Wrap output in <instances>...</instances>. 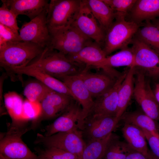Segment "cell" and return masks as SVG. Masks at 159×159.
<instances>
[{
	"instance_id": "obj_1",
	"label": "cell",
	"mask_w": 159,
	"mask_h": 159,
	"mask_svg": "<svg viewBox=\"0 0 159 159\" xmlns=\"http://www.w3.org/2000/svg\"><path fill=\"white\" fill-rule=\"evenodd\" d=\"M26 67L38 69L57 79L62 76L78 75L86 66L71 60L66 55L47 47Z\"/></svg>"
},
{
	"instance_id": "obj_2",
	"label": "cell",
	"mask_w": 159,
	"mask_h": 159,
	"mask_svg": "<svg viewBox=\"0 0 159 159\" xmlns=\"http://www.w3.org/2000/svg\"><path fill=\"white\" fill-rule=\"evenodd\" d=\"M45 48L32 42L23 41L7 42L0 50V65L11 80L14 69L24 68L39 56Z\"/></svg>"
},
{
	"instance_id": "obj_3",
	"label": "cell",
	"mask_w": 159,
	"mask_h": 159,
	"mask_svg": "<svg viewBox=\"0 0 159 159\" xmlns=\"http://www.w3.org/2000/svg\"><path fill=\"white\" fill-rule=\"evenodd\" d=\"M27 120L12 122L0 139V159H39L21 139V136L31 129L25 125Z\"/></svg>"
},
{
	"instance_id": "obj_4",
	"label": "cell",
	"mask_w": 159,
	"mask_h": 159,
	"mask_svg": "<svg viewBox=\"0 0 159 159\" xmlns=\"http://www.w3.org/2000/svg\"><path fill=\"white\" fill-rule=\"evenodd\" d=\"M126 17L116 15L115 21L106 32L103 49L107 56L116 50L128 47L143 24L127 21Z\"/></svg>"
},
{
	"instance_id": "obj_5",
	"label": "cell",
	"mask_w": 159,
	"mask_h": 159,
	"mask_svg": "<svg viewBox=\"0 0 159 159\" xmlns=\"http://www.w3.org/2000/svg\"><path fill=\"white\" fill-rule=\"evenodd\" d=\"M49 31V47L67 56L77 53L93 42L72 24Z\"/></svg>"
},
{
	"instance_id": "obj_6",
	"label": "cell",
	"mask_w": 159,
	"mask_h": 159,
	"mask_svg": "<svg viewBox=\"0 0 159 159\" xmlns=\"http://www.w3.org/2000/svg\"><path fill=\"white\" fill-rule=\"evenodd\" d=\"M34 144L44 148H54L67 151L77 155L80 159L86 143L81 131L59 132L49 136L37 133Z\"/></svg>"
},
{
	"instance_id": "obj_7",
	"label": "cell",
	"mask_w": 159,
	"mask_h": 159,
	"mask_svg": "<svg viewBox=\"0 0 159 159\" xmlns=\"http://www.w3.org/2000/svg\"><path fill=\"white\" fill-rule=\"evenodd\" d=\"M81 3L80 0H51L47 17L49 30L72 24L78 14Z\"/></svg>"
},
{
	"instance_id": "obj_8",
	"label": "cell",
	"mask_w": 159,
	"mask_h": 159,
	"mask_svg": "<svg viewBox=\"0 0 159 159\" xmlns=\"http://www.w3.org/2000/svg\"><path fill=\"white\" fill-rule=\"evenodd\" d=\"M133 96L143 111L156 121L159 120V105L146 75L135 67Z\"/></svg>"
},
{
	"instance_id": "obj_9",
	"label": "cell",
	"mask_w": 159,
	"mask_h": 159,
	"mask_svg": "<svg viewBox=\"0 0 159 159\" xmlns=\"http://www.w3.org/2000/svg\"><path fill=\"white\" fill-rule=\"evenodd\" d=\"M90 67L86 66L78 75L83 81L93 98H96L111 89L121 74L113 68L104 67L102 72H90Z\"/></svg>"
},
{
	"instance_id": "obj_10",
	"label": "cell",
	"mask_w": 159,
	"mask_h": 159,
	"mask_svg": "<svg viewBox=\"0 0 159 159\" xmlns=\"http://www.w3.org/2000/svg\"><path fill=\"white\" fill-rule=\"evenodd\" d=\"M48 7L23 24L19 30L21 41L35 43L44 48L50 46L51 37L47 21Z\"/></svg>"
},
{
	"instance_id": "obj_11",
	"label": "cell",
	"mask_w": 159,
	"mask_h": 159,
	"mask_svg": "<svg viewBox=\"0 0 159 159\" xmlns=\"http://www.w3.org/2000/svg\"><path fill=\"white\" fill-rule=\"evenodd\" d=\"M131 44L135 67L142 70L146 75L159 79V54L135 35Z\"/></svg>"
},
{
	"instance_id": "obj_12",
	"label": "cell",
	"mask_w": 159,
	"mask_h": 159,
	"mask_svg": "<svg viewBox=\"0 0 159 159\" xmlns=\"http://www.w3.org/2000/svg\"><path fill=\"white\" fill-rule=\"evenodd\" d=\"M81 32L100 45H104L105 32L83 0L78 14L72 24Z\"/></svg>"
},
{
	"instance_id": "obj_13",
	"label": "cell",
	"mask_w": 159,
	"mask_h": 159,
	"mask_svg": "<svg viewBox=\"0 0 159 159\" xmlns=\"http://www.w3.org/2000/svg\"><path fill=\"white\" fill-rule=\"evenodd\" d=\"M75 100L66 95L54 91L49 93L40 102L41 111L39 115L33 120L35 127L37 123L60 116Z\"/></svg>"
},
{
	"instance_id": "obj_14",
	"label": "cell",
	"mask_w": 159,
	"mask_h": 159,
	"mask_svg": "<svg viewBox=\"0 0 159 159\" xmlns=\"http://www.w3.org/2000/svg\"><path fill=\"white\" fill-rule=\"evenodd\" d=\"M57 79L66 85L82 107V115L78 124L79 129L81 130L84 121L89 115L93 105V98L78 75L63 76Z\"/></svg>"
},
{
	"instance_id": "obj_15",
	"label": "cell",
	"mask_w": 159,
	"mask_h": 159,
	"mask_svg": "<svg viewBox=\"0 0 159 159\" xmlns=\"http://www.w3.org/2000/svg\"><path fill=\"white\" fill-rule=\"evenodd\" d=\"M120 121L116 116L89 115L85 120L81 131L83 138L85 136L88 141L103 138L112 133Z\"/></svg>"
},
{
	"instance_id": "obj_16",
	"label": "cell",
	"mask_w": 159,
	"mask_h": 159,
	"mask_svg": "<svg viewBox=\"0 0 159 159\" xmlns=\"http://www.w3.org/2000/svg\"><path fill=\"white\" fill-rule=\"evenodd\" d=\"M127 71H125L122 73L111 89L95 98L88 116L100 117L116 116L118 90L125 77Z\"/></svg>"
},
{
	"instance_id": "obj_17",
	"label": "cell",
	"mask_w": 159,
	"mask_h": 159,
	"mask_svg": "<svg viewBox=\"0 0 159 159\" xmlns=\"http://www.w3.org/2000/svg\"><path fill=\"white\" fill-rule=\"evenodd\" d=\"M82 112L80 105L74 100L63 113L45 127L44 135L49 136L59 132L79 130L78 125Z\"/></svg>"
},
{
	"instance_id": "obj_18",
	"label": "cell",
	"mask_w": 159,
	"mask_h": 159,
	"mask_svg": "<svg viewBox=\"0 0 159 159\" xmlns=\"http://www.w3.org/2000/svg\"><path fill=\"white\" fill-rule=\"evenodd\" d=\"M13 74L16 80H22L21 78L22 74L33 77L54 91L69 95L76 100L70 90L63 82L39 70L25 67L14 69Z\"/></svg>"
},
{
	"instance_id": "obj_19",
	"label": "cell",
	"mask_w": 159,
	"mask_h": 159,
	"mask_svg": "<svg viewBox=\"0 0 159 159\" xmlns=\"http://www.w3.org/2000/svg\"><path fill=\"white\" fill-rule=\"evenodd\" d=\"M17 16L19 15L27 16L32 20L48 6L47 0H1Z\"/></svg>"
},
{
	"instance_id": "obj_20",
	"label": "cell",
	"mask_w": 159,
	"mask_h": 159,
	"mask_svg": "<svg viewBox=\"0 0 159 159\" xmlns=\"http://www.w3.org/2000/svg\"><path fill=\"white\" fill-rule=\"evenodd\" d=\"M67 56L71 60L80 64L96 68L107 56L102 47L93 41L77 53Z\"/></svg>"
},
{
	"instance_id": "obj_21",
	"label": "cell",
	"mask_w": 159,
	"mask_h": 159,
	"mask_svg": "<svg viewBox=\"0 0 159 159\" xmlns=\"http://www.w3.org/2000/svg\"><path fill=\"white\" fill-rule=\"evenodd\" d=\"M128 15L129 21L138 24L153 20L159 17V0H137Z\"/></svg>"
},
{
	"instance_id": "obj_22",
	"label": "cell",
	"mask_w": 159,
	"mask_h": 159,
	"mask_svg": "<svg viewBox=\"0 0 159 159\" xmlns=\"http://www.w3.org/2000/svg\"><path fill=\"white\" fill-rule=\"evenodd\" d=\"M135 67L129 68L118 92V105L116 117L120 118L125 112L133 96Z\"/></svg>"
},
{
	"instance_id": "obj_23",
	"label": "cell",
	"mask_w": 159,
	"mask_h": 159,
	"mask_svg": "<svg viewBox=\"0 0 159 159\" xmlns=\"http://www.w3.org/2000/svg\"><path fill=\"white\" fill-rule=\"evenodd\" d=\"M122 132L127 143L133 150L147 156L149 150L143 130L134 125L125 123Z\"/></svg>"
},
{
	"instance_id": "obj_24",
	"label": "cell",
	"mask_w": 159,
	"mask_h": 159,
	"mask_svg": "<svg viewBox=\"0 0 159 159\" xmlns=\"http://www.w3.org/2000/svg\"><path fill=\"white\" fill-rule=\"evenodd\" d=\"M84 1L106 33L115 20V12L102 0Z\"/></svg>"
},
{
	"instance_id": "obj_25",
	"label": "cell",
	"mask_w": 159,
	"mask_h": 159,
	"mask_svg": "<svg viewBox=\"0 0 159 159\" xmlns=\"http://www.w3.org/2000/svg\"><path fill=\"white\" fill-rule=\"evenodd\" d=\"M120 120H122L125 123L134 125L159 138V126L157 121L143 111H135L125 112L120 117Z\"/></svg>"
},
{
	"instance_id": "obj_26",
	"label": "cell",
	"mask_w": 159,
	"mask_h": 159,
	"mask_svg": "<svg viewBox=\"0 0 159 159\" xmlns=\"http://www.w3.org/2000/svg\"><path fill=\"white\" fill-rule=\"evenodd\" d=\"M135 57L131 47L124 48L105 58L96 67L102 68L105 67L113 68L126 66L129 68L135 67Z\"/></svg>"
},
{
	"instance_id": "obj_27",
	"label": "cell",
	"mask_w": 159,
	"mask_h": 159,
	"mask_svg": "<svg viewBox=\"0 0 159 159\" xmlns=\"http://www.w3.org/2000/svg\"><path fill=\"white\" fill-rule=\"evenodd\" d=\"M4 98L5 108L12 122L27 120L24 117V101L21 96L14 92H9L4 95Z\"/></svg>"
},
{
	"instance_id": "obj_28",
	"label": "cell",
	"mask_w": 159,
	"mask_h": 159,
	"mask_svg": "<svg viewBox=\"0 0 159 159\" xmlns=\"http://www.w3.org/2000/svg\"><path fill=\"white\" fill-rule=\"evenodd\" d=\"M135 36L159 54V28L151 21H145Z\"/></svg>"
},
{
	"instance_id": "obj_29",
	"label": "cell",
	"mask_w": 159,
	"mask_h": 159,
	"mask_svg": "<svg viewBox=\"0 0 159 159\" xmlns=\"http://www.w3.org/2000/svg\"><path fill=\"white\" fill-rule=\"evenodd\" d=\"M112 134L101 139L88 141L80 159H103Z\"/></svg>"
},
{
	"instance_id": "obj_30",
	"label": "cell",
	"mask_w": 159,
	"mask_h": 159,
	"mask_svg": "<svg viewBox=\"0 0 159 159\" xmlns=\"http://www.w3.org/2000/svg\"><path fill=\"white\" fill-rule=\"evenodd\" d=\"M132 150L127 143L120 141L117 136L112 133L103 159H125Z\"/></svg>"
},
{
	"instance_id": "obj_31",
	"label": "cell",
	"mask_w": 159,
	"mask_h": 159,
	"mask_svg": "<svg viewBox=\"0 0 159 159\" xmlns=\"http://www.w3.org/2000/svg\"><path fill=\"white\" fill-rule=\"evenodd\" d=\"M53 90L41 82L34 81L29 82L24 88V95L29 100L40 103Z\"/></svg>"
},
{
	"instance_id": "obj_32",
	"label": "cell",
	"mask_w": 159,
	"mask_h": 159,
	"mask_svg": "<svg viewBox=\"0 0 159 159\" xmlns=\"http://www.w3.org/2000/svg\"><path fill=\"white\" fill-rule=\"evenodd\" d=\"M39 158L48 159H79L76 155L64 150L54 148H36Z\"/></svg>"
},
{
	"instance_id": "obj_33",
	"label": "cell",
	"mask_w": 159,
	"mask_h": 159,
	"mask_svg": "<svg viewBox=\"0 0 159 159\" xmlns=\"http://www.w3.org/2000/svg\"><path fill=\"white\" fill-rule=\"evenodd\" d=\"M115 12L116 15L126 17L137 0H102Z\"/></svg>"
},
{
	"instance_id": "obj_34",
	"label": "cell",
	"mask_w": 159,
	"mask_h": 159,
	"mask_svg": "<svg viewBox=\"0 0 159 159\" xmlns=\"http://www.w3.org/2000/svg\"><path fill=\"white\" fill-rule=\"evenodd\" d=\"M17 17L4 3L0 8V24L8 27L19 33L16 21Z\"/></svg>"
},
{
	"instance_id": "obj_35",
	"label": "cell",
	"mask_w": 159,
	"mask_h": 159,
	"mask_svg": "<svg viewBox=\"0 0 159 159\" xmlns=\"http://www.w3.org/2000/svg\"><path fill=\"white\" fill-rule=\"evenodd\" d=\"M41 111L40 103L32 102L27 99L24 101L23 114L25 119H35L39 115Z\"/></svg>"
},
{
	"instance_id": "obj_36",
	"label": "cell",
	"mask_w": 159,
	"mask_h": 159,
	"mask_svg": "<svg viewBox=\"0 0 159 159\" xmlns=\"http://www.w3.org/2000/svg\"><path fill=\"white\" fill-rule=\"evenodd\" d=\"M0 37L7 42L21 41L19 33L15 32L10 28L0 24Z\"/></svg>"
},
{
	"instance_id": "obj_37",
	"label": "cell",
	"mask_w": 159,
	"mask_h": 159,
	"mask_svg": "<svg viewBox=\"0 0 159 159\" xmlns=\"http://www.w3.org/2000/svg\"><path fill=\"white\" fill-rule=\"evenodd\" d=\"M142 130L145 134L151 152L159 159V138L147 130Z\"/></svg>"
},
{
	"instance_id": "obj_38",
	"label": "cell",
	"mask_w": 159,
	"mask_h": 159,
	"mask_svg": "<svg viewBox=\"0 0 159 159\" xmlns=\"http://www.w3.org/2000/svg\"><path fill=\"white\" fill-rule=\"evenodd\" d=\"M7 76L6 74L4 73L0 77V113L1 115L6 114V110L4 103L3 91L4 82Z\"/></svg>"
},
{
	"instance_id": "obj_39",
	"label": "cell",
	"mask_w": 159,
	"mask_h": 159,
	"mask_svg": "<svg viewBox=\"0 0 159 159\" xmlns=\"http://www.w3.org/2000/svg\"><path fill=\"white\" fill-rule=\"evenodd\" d=\"M125 159H148V155L132 150L128 153Z\"/></svg>"
},
{
	"instance_id": "obj_40",
	"label": "cell",
	"mask_w": 159,
	"mask_h": 159,
	"mask_svg": "<svg viewBox=\"0 0 159 159\" xmlns=\"http://www.w3.org/2000/svg\"><path fill=\"white\" fill-rule=\"evenodd\" d=\"M153 91L156 99L159 105V83L155 84Z\"/></svg>"
},
{
	"instance_id": "obj_41",
	"label": "cell",
	"mask_w": 159,
	"mask_h": 159,
	"mask_svg": "<svg viewBox=\"0 0 159 159\" xmlns=\"http://www.w3.org/2000/svg\"><path fill=\"white\" fill-rule=\"evenodd\" d=\"M148 159H159L157 158L149 150L148 155Z\"/></svg>"
},
{
	"instance_id": "obj_42",
	"label": "cell",
	"mask_w": 159,
	"mask_h": 159,
	"mask_svg": "<svg viewBox=\"0 0 159 159\" xmlns=\"http://www.w3.org/2000/svg\"><path fill=\"white\" fill-rule=\"evenodd\" d=\"M154 24L159 28V18L153 20L152 22Z\"/></svg>"
},
{
	"instance_id": "obj_43",
	"label": "cell",
	"mask_w": 159,
	"mask_h": 159,
	"mask_svg": "<svg viewBox=\"0 0 159 159\" xmlns=\"http://www.w3.org/2000/svg\"><path fill=\"white\" fill-rule=\"evenodd\" d=\"M39 159H48L47 158H39Z\"/></svg>"
}]
</instances>
